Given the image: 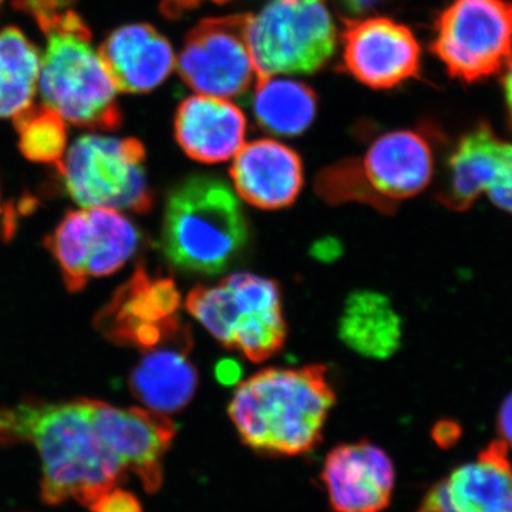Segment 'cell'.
<instances>
[{"label": "cell", "instance_id": "6da1fadb", "mask_svg": "<svg viewBox=\"0 0 512 512\" xmlns=\"http://www.w3.org/2000/svg\"><path fill=\"white\" fill-rule=\"evenodd\" d=\"M33 444L42 460V498L50 505L74 500L89 507L120 487L127 473L94 423L92 399L49 403L23 399L0 407V447Z\"/></svg>", "mask_w": 512, "mask_h": 512}, {"label": "cell", "instance_id": "7a4b0ae2", "mask_svg": "<svg viewBox=\"0 0 512 512\" xmlns=\"http://www.w3.org/2000/svg\"><path fill=\"white\" fill-rule=\"evenodd\" d=\"M45 33L39 90L45 106L73 126L114 131L123 123L116 84L82 16L60 0H16Z\"/></svg>", "mask_w": 512, "mask_h": 512}, {"label": "cell", "instance_id": "3957f363", "mask_svg": "<svg viewBox=\"0 0 512 512\" xmlns=\"http://www.w3.org/2000/svg\"><path fill=\"white\" fill-rule=\"evenodd\" d=\"M335 402L325 366L272 367L239 383L228 413L256 453L299 456L318 446Z\"/></svg>", "mask_w": 512, "mask_h": 512}, {"label": "cell", "instance_id": "277c9868", "mask_svg": "<svg viewBox=\"0 0 512 512\" xmlns=\"http://www.w3.org/2000/svg\"><path fill=\"white\" fill-rule=\"evenodd\" d=\"M248 239L245 212L224 181L197 175L168 195L161 249L178 271L220 274L244 251Z\"/></svg>", "mask_w": 512, "mask_h": 512}, {"label": "cell", "instance_id": "5b68a950", "mask_svg": "<svg viewBox=\"0 0 512 512\" xmlns=\"http://www.w3.org/2000/svg\"><path fill=\"white\" fill-rule=\"evenodd\" d=\"M185 306L221 345L251 362H265L284 348L281 289L272 279L248 272L229 275L220 284L192 289Z\"/></svg>", "mask_w": 512, "mask_h": 512}, {"label": "cell", "instance_id": "8992f818", "mask_svg": "<svg viewBox=\"0 0 512 512\" xmlns=\"http://www.w3.org/2000/svg\"><path fill=\"white\" fill-rule=\"evenodd\" d=\"M146 148L137 138L86 134L56 165L64 190L84 208L147 214L154 205Z\"/></svg>", "mask_w": 512, "mask_h": 512}, {"label": "cell", "instance_id": "52a82bcc", "mask_svg": "<svg viewBox=\"0 0 512 512\" xmlns=\"http://www.w3.org/2000/svg\"><path fill=\"white\" fill-rule=\"evenodd\" d=\"M336 43L325 0H272L249 15L248 45L259 79L318 72L335 55Z\"/></svg>", "mask_w": 512, "mask_h": 512}, {"label": "cell", "instance_id": "ba28073f", "mask_svg": "<svg viewBox=\"0 0 512 512\" xmlns=\"http://www.w3.org/2000/svg\"><path fill=\"white\" fill-rule=\"evenodd\" d=\"M431 52L461 82L500 72L512 57V2L453 0L434 26Z\"/></svg>", "mask_w": 512, "mask_h": 512}, {"label": "cell", "instance_id": "9c48e42d", "mask_svg": "<svg viewBox=\"0 0 512 512\" xmlns=\"http://www.w3.org/2000/svg\"><path fill=\"white\" fill-rule=\"evenodd\" d=\"M249 15L202 20L185 37L178 73L204 96L237 99L259 80L248 45Z\"/></svg>", "mask_w": 512, "mask_h": 512}, {"label": "cell", "instance_id": "30bf717a", "mask_svg": "<svg viewBox=\"0 0 512 512\" xmlns=\"http://www.w3.org/2000/svg\"><path fill=\"white\" fill-rule=\"evenodd\" d=\"M180 306L173 279L148 274L138 265L97 313L94 328L114 345L148 352L187 328L178 316Z\"/></svg>", "mask_w": 512, "mask_h": 512}, {"label": "cell", "instance_id": "8fae6325", "mask_svg": "<svg viewBox=\"0 0 512 512\" xmlns=\"http://www.w3.org/2000/svg\"><path fill=\"white\" fill-rule=\"evenodd\" d=\"M343 67L372 89L419 77L421 49L412 30L389 18L356 19L343 30Z\"/></svg>", "mask_w": 512, "mask_h": 512}, {"label": "cell", "instance_id": "7c38bea8", "mask_svg": "<svg viewBox=\"0 0 512 512\" xmlns=\"http://www.w3.org/2000/svg\"><path fill=\"white\" fill-rule=\"evenodd\" d=\"M94 423L101 440L123 470L140 478L148 493H156L163 483V460L173 443V421L153 410L121 409L92 400Z\"/></svg>", "mask_w": 512, "mask_h": 512}, {"label": "cell", "instance_id": "4fadbf2b", "mask_svg": "<svg viewBox=\"0 0 512 512\" xmlns=\"http://www.w3.org/2000/svg\"><path fill=\"white\" fill-rule=\"evenodd\" d=\"M357 165L370 205L387 212L426 190L434 173L433 148L417 131H390L370 144Z\"/></svg>", "mask_w": 512, "mask_h": 512}, {"label": "cell", "instance_id": "5bb4252c", "mask_svg": "<svg viewBox=\"0 0 512 512\" xmlns=\"http://www.w3.org/2000/svg\"><path fill=\"white\" fill-rule=\"evenodd\" d=\"M322 483L335 512H382L392 500L393 463L369 441L342 444L326 457Z\"/></svg>", "mask_w": 512, "mask_h": 512}, {"label": "cell", "instance_id": "9a60e30c", "mask_svg": "<svg viewBox=\"0 0 512 512\" xmlns=\"http://www.w3.org/2000/svg\"><path fill=\"white\" fill-rule=\"evenodd\" d=\"M416 512H512V463L503 440L456 468L424 495Z\"/></svg>", "mask_w": 512, "mask_h": 512}, {"label": "cell", "instance_id": "2e32d148", "mask_svg": "<svg viewBox=\"0 0 512 512\" xmlns=\"http://www.w3.org/2000/svg\"><path fill=\"white\" fill-rule=\"evenodd\" d=\"M229 174L239 197L261 210L289 207L303 187L301 157L271 138L244 144Z\"/></svg>", "mask_w": 512, "mask_h": 512}, {"label": "cell", "instance_id": "e0dca14e", "mask_svg": "<svg viewBox=\"0 0 512 512\" xmlns=\"http://www.w3.org/2000/svg\"><path fill=\"white\" fill-rule=\"evenodd\" d=\"M247 119L220 97L195 94L181 101L174 119L175 140L192 160L224 163L237 156L247 137Z\"/></svg>", "mask_w": 512, "mask_h": 512}, {"label": "cell", "instance_id": "ac0fdd59", "mask_svg": "<svg viewBox=\"0 0 512 512\" xmlns=\"http://www.w3.org/2000/svg\"><path fill=\"white\" fill-rule=\"evenodd\" d=\"M117 90L150 93L173 73L177 57L167 37L146 23L113 30L99 47Z\"/></svg>", "mask_w": 512, "mask_h": 512}, {"label": "cell", "instance_id": "d6986e66", "mask_svg": "<svg viewBox=\"0 0 512 512\" xmlns=\"http://www.w3.org/2000/svg\"><path fill=\"white\" fill-rule=\"evenodd\" d=\"M191 349L190 329L185 328L174 339L144 352L128 376L131 394L148 410L165 416L185 409L198 387Z\"/></svg>", "mask_w": 512, "mask_h": 512}, {"label": "cell", "instance_id": "ffe728a7", "mask_svg": "<svg viewBox=\"0 0 512 512\" xmlns=\"http://www.w3.org/2000/svg\"><path fill=\"white\" fill-rule=\"evenodd\" d=\"M501 138L488 124H478L457 141L448 157L444 183L437 200L451 211L464 212L473 207L494 180Z\"/></svg>", "mask_w": 512, "mask_h": 512}, {"label": "cell", "instance_id": "44dd1931", "mask_svg": "<svg viewBox=\"0 0 512 512\" xmlns=\"http://www.w3.org/2000/svg\"><path fill=\"white\" fill-rule=\"evenodd\" d=\"M342 342L359 355L387 359L402 342V320L389 298L373 291L353 292L339 323Z\"/></svg>", "mask_w": 512, "mask_h": 512}, {"label": "cell", "instance_id": "7402d4cb", "mask_svg": "<svg viewBox=\"0 0 512 512\" xmlns=\"http://www.w3.org/2000/svg\"><path fill=\"white\" fill-rule=\"evenodd\" d=\"M252 111L259 126L279 137H296L312 126L318 99L311 87L281 76L261 77L254 87Z\"/></svg>", "mask_w": 512, "mask_h": 512}, {"label": "cell", "instance_id": "603a6c76", "mask_svg": "<svg viewBox=\"0 0 512 512\" xmlns=\"http://www.w3.org/2000/svg\"><path fill=\"white\" fill-rule=\"evenodd\" d=\"M40 60L39 50L22 30H0V119L15 120L32 109Z\"/></svg>", "mask_w": 512, "mask_h": 512}, {"label": "cell", "instance_id": "cb8c5ba5", "mask_svg": "<svg viewBox=\"0 0 512 512\" xmlns=\"http://www.w3.org/2000/svg\"><path fill=\"white\" fill-rule=\"evenodd\" d=\"M90 224V278H104L120 271L140 245L136 225L119 211L86 208Z\"/></svg>", "mask_w": 512, "mask_h": 512}, {"label": "cell", "instance_id": "d4e9b609", "mask_svg": "<svg viewBox=\"0 0 512 512\" xmlns=\"http://www.w3.org/2000/svg\"><path fill=\"white\" fill-rule=\"evenodd\" d=\"M45 245L59 266L67 291H83L90 279V224L86 208L66 212Z\"/></svg>", "mask_w": 512, "mask_h": 512}, {"label": "cell", "instance_id": "484cf974", "mask_svg": "<svg viewBox=\"0 0 512 512\" xmlns=\"http://www.w3.org/2000/svg\"><path fill=\"white\" fill-rule=\"evenodd\" d=\"M15 128L19 148L26 160L37 164L57 165L67 148L66 121L49 107H32L19 116Z\"/></svg>", "mask_w": 512, "mask_h": 512}, {"label": "cell", "instance_id": "4316f807", "mask_svg": "<svg viewBox=\"0 0 512 512\" xmlns=\"http://www.w3.org/2000/svg\"><path fill=\"white\" fill-rule=\"evenodd\" d=\"M488 198L512 217V143L501 141L494 180L487 191Z\"/></svg>", "mask_w": 512, "mask_h": 512}, {"label": "cell", "instance_id": "83f0119b", "mask_svg": "<svg viewBox=\"0 0 512 512\" xmlns=\"http://www.w3.org/2000/svg\"><path fill=\"white\" fill-rule=\"evenodd\" d=\"M92 512H143L136 495L120 487L107 491L89 505Z\"/></svg>", "mask_w": 512, "mask_h": 512}, {"label": "cell", "instance_id": "f1b7e54d", "mask_svg": "<svg viewBox=\"0 0 512 512\" xmlns=\"http://www.w3.org/2000/svg\"><path fill=\"white\" fill-rule=\"evenodd\" d=\"M227 3L229 0H163L161 10L168 18H178L185 12L198 8L202 3Z\"/></svg>", "mask_w": 512, "mask_h": 512}, {"label": "cell", "instance_id": "f546056e", "mask_svg": "<svg viewBox=\"0 0 512 512\" xmlns=\"http://www.w3.org/2000/svg\"><path fill=\"white\" fill-rule=\"evenodd\" d=\"M497 429L501 440L512 447V392L505 397L497 417Z\"/></svg>", "mask_w": 512, "mask_h": 512}, {"label": "cell", "instance_id": "4dcf8cb0", "mask_svg": "<svg viewBox=\"0 0 512 512\" xmlns=\"http://www.w3.org/2000/svg\"><path fill=\"white\" fill-rule=\"evenodd\" d=\"M461 436V429L454 421H441L434 427L433 437L441 447H450Z\"/></svg>", "mask_w": 512, "mask_h": 512}, {"label": "cell", "instance_id": "1f68e13d", "mask_svg": "<svg viewBox=\"0 0 512 512\" xmlns=\"http://www.w3.org/2000/svg\"><path fill=\"white\" fill-rule=\"evenodd\" d=\"M215 375L225 386H234L241 380L242 369L235 360L225 359L215 367Z\"/></svg>", "mask_w": 512, "mask_h": 512}, {"label": "cell", "instance_id": "d6a6232c", "mask_svg": "<svg viewBox=\"0 0 512 512\" xmlns=\"http://www.w3.org/2000/svg\"><path fill=\"white\" fill-rule=\"evenodd\" d=\"M382 2L384 0H338L342 9L352 16H360L363 13L370 12V10L375 9Z\"/></svg>", "mask_w": 512, "mask_h": 512}, {"label": "cell", "instance_id": "836d02e7", "mask_svg": "<svg viewBox=\"0 0 512 512\" xmlns=\"http://www.w3.org/2000/svg\"><path fill=\"white\" fill-rule=\"evenodd\" d=\"M505 73L503 77V90L505 104H507L508 117L512 124V57L510 63L505 66Z\"/></svg>", "mask_w": 512, "mask_h": 512}, {"label": "cell", "instance_id": "e575fe53", "mask_svg": "<svg viewBox=\"0 0 512 512\" xmlns=\"http://www.w3.org/2000/svg\"><path fill=\"white\" fill-rule=\"evenodd\" d=\"M3 204H2V190H0V214H2Z\"/></svg>", "mask_w": 512, "mask_h": 512}, {"label": "cell", "instance_id": "d590c367", "mask_svg": "<svg viewBox=\"0 0 512 512\" xmlns=\"http://www.w3.org/2000/svg\"><path fill=\"white\" fill-rule=\"evenodd\" d=\"M0 3H2V0H0Z\"/></svg>", "mask_w": 512, "mask_h": 512}]
</instances>
